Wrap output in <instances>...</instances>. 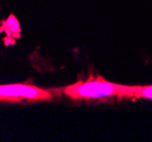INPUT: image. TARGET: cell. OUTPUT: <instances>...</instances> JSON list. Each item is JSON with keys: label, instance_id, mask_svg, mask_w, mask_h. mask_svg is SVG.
Here are the masks:
<instances>
[{"label": "cell", "instance_id": "3", "mask_svg": "<svg viewBox=\"0 0 152 142\" xmlns=\"http://www.w3.org/2000/svg\"><path fill=\"white\" fill-rule=\"evenodd\" d=\"M137 99L152 100V85H136L135 100Z\"/></svg>", "mask_w": 152, "mask_h": 142}, {"label": "cell", "instance_id": "1", "mask_svg": "<svg viewBox=\"0 0 152 142\" xmlns=\"http://www.w3.org/2000/svg\"><path fill=\"white\" fill-rule=\"evenodd\" d=\"M57 94L63 93L73 101H103V100H135L136 85L115 83L101 75L89 76L86 80H78L64 88L55 89Z\"/></svg>", "mask_w": 152, "mask_h": 142}, {"label": "cell", "instance_id": "2", "mask_svg": "<svg viewBox=\"0 0 152 142\" xmlns=\"http://www.w3.org/2000/svg\"><path fill=\"white\" fill-rule=\"evenodd\" d=\"M55 89H43L30 83H10L0 85L1 103H34L51 101L55 97Z\"/></svg>", "mask_w": 152, "mask_h": 142}]
</instances>
